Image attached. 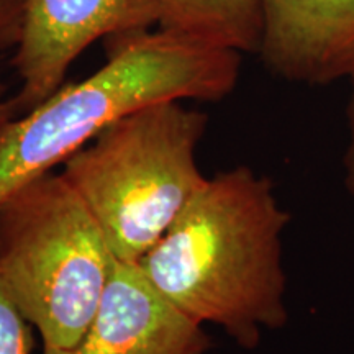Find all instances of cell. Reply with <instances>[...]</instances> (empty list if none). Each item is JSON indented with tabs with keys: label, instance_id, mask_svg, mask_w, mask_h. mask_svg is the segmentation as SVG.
<instances>
[{
	"label": "cell",
	"instance_id": "9c48e42d",
	"mask_svg": "<svg viewBox=\"0 0 354 354\" xmlns=\"http://www.w3.org/2000/svg\"><path fill=\"white\" fill-rule=\"evenodd\" d=\"M32 349L30 322L8 297L0 282V354H32Z\"/></svg>",
	"mask_w": 354,
	"mask_h": 354
},
{
	"label": "cell",
	"instance_id": "ba28073f",
	"mask_svg": "<svg viewBox=\"0 0 354 354\" xmlns=\"http://www.w3.org/2000/svg\"><path fill=\"white\" fill-rule=\"evenodd\" d=\"M158 28L192 41L256 55L261 41L258 0H156Z\"/></svg>",
	"mask_w": 354,
	"mask_h": 354
},
{
	"label": "cell",
	"instance_id": "6da1fadb",
	"mask_svg": "<svg viewBox=\"0 0 354 354\" xmlns=\"http://www.w3.org/2000/svg\"><path fill=\"white\" fill-rule=\"evenodd\" d=\"M290 221L268 177L238 166L209 177L140 259L162 297L254 349L289 322L282 236Z\"/></svg>",
	"mask_w": 354,
	"mask_h": 354
},
{
	"label": "cell",
	"instance_id": "7c38bea8",
	"mask_svg": "<svg viewBox=\"0 0 354 354\" xmlns=\"http://www.w3.org/2000/svg\"><path fill=\"white\" fill-rule=\"evenodd\" d=\"M15 118V113H13L10 100L3 99V84L0 81V127L6 125L8 120Z\"/></svg>",
	"mask_w": 354,
	"mask_h": 354
},
{
	"label": "cell",
	"instance_id": "5b68a950",
	"mask_svg": "<svg viewBox=\"0 0 354 354\" xmlns=\"http://www.w3.org/2000/svg\"><path fill=\"white\" fill-rule=\"evenodd\" d=\"M158 26L156 0H25L13 66L21 86L15 117L56 94L74 59L99 38Z\"/></svg>",
	"mask_w": 354,
	"mask_h": 354
},
{
	"label": "cell",
	"instance_id": "7a4b0ae2",
	"mask_svg": "<svg viewBox=\"0 0 354 354\" xmlns=\"http://www.w3.org/2000/svg\"><path fill=\"white\" fill-rule=\"evenodd\" d=\"M107 53L92 76L0 127V202L135 110L162 100H223L236 87L243 56L159 28L107 38Z\"/></svg>",
	"mask_w": 354,
	"mask_h": 354
},
{
	"label": "cell",
	"instance_id": "52a82bcc",
	"mask_svg": "<svg viewBox=\"0 0 354 354\" xmlns=\"http://www.w3.org/2000/svg\"><path fill=\"white\" fill-rule=\"evenodd\" d=\"M203 325L162 297L138 264L118 263L84 338L43 354H205Z\"/></svg>",
	"mask_w": 354,
	"mask_h": 354
},
{
	"label": "cell",
	"instance_id": "277c9868",
	"mask_svg": "<svg viewBox=\"0 0 354 354\" xmlns=\"http://www.w3.org/2000/svg\"><path fill=\"white\" fill-rule=\"evenodd\" d=\"M118 261L61 172H44L0 202V282L38 330L43 351L86 335Z\"/></svg>",
	"mask_w": 354,
	"mask_h": 354
},
{
	"label": "cell",
	"instance_id": "30bf717a",
	"mask_svg": "<svg viewBox=\"0 0 354 354\" xmlns=\"http://www.w3.org/2000/svg\"><path fill=\"white\" fill-rule=\"evenodd\" d=\"M24 8L25 0H0V51L19 44Z\"/></svg>",
	"mask_w": 354,
	"mask_h": 354
},
{
	"label": "cell",
	"instance_id": "3957f363",
	"mask_svg": "<svg viewBox=\"0 0 354 354\" xmlns=\"http://www.w3.org/2000/svg\"><path fill=\"white\" fill-rule=\"evenodd\" d=\"M209 117L162 100L118 118L63 162L118 263L138 264L207 184L197 146Z\"/></svg>",
	"mask_w": 354,
	"mask_h": 354
},
{
	"label": "cell",
	"instance_id": "8fae6325",
	"mask_svg": "<svg viewBox=\"0 0 354 354\" xmlns=\"http://www.w3.org/2000/svg\"><path fill=\"white\" fill-rule=\"evenodd\" d=\"M346 127H348V145L346 151L343 156V167H344V184L349 194L354 196V82L353 91L349 95L346 105Z\"/></svg>",
	"mask_w": 354,
	"mask_h": 354
},
{
	"label": "cell",
	"instance_id": "8992f818",
	"mask_svg": "<svg viewBox=\"0 0 354 354\" xmlns=\"http://www.w3.org/2000/svg\"><path fill=\"white\" fill-rule=\"evenodd\" d=\"M256 55L279 79L305 86L354 82V0H258Z\"/></svg>",
	"mask_w": 354,
	"mask_h": 354
}]
</instances>
